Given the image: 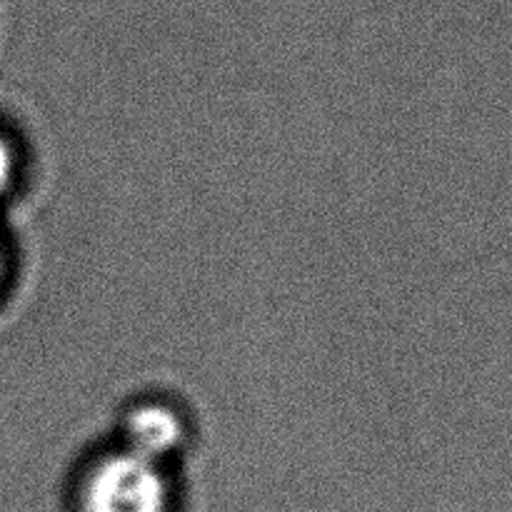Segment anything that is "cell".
I'll list each match as a JSON object with an SVG mask.
<instances>
[{"label":"cell","mask_w":512,"mask_h":512,"mask_svg":"<svg viewBox=\"0 0 512 512\" xmlns=\"http://www.w3.org/2000/svg\"><path fill=\"white\" fill-rule=\"evenodd\" d=\"M80 512H168L160 465L133 450L108 455L85 478Z\"/></svg>","instance_id":"6da1fadb"},{"label":"cell","mask_w":512,"mask_h":512,"mask_svg":"<svg viewBox=\"0 0 512 512\" xmlns=\"http://www.w3.org/2000/svg\"><path fill=\"white\" fill-rule=\"evenodd\" d=\"M0 273H3V250H0Z\"/></svg>","instance_id":"277c9868"},{"label":"cell","mask_w":512,"mask_h":512,"mask_svg":"<svg viewBox=\"0 0 512 512\" xmlns=\"http://www.w3.org/2000/svg\"><path fill=\"white\" fill-rule=\"evenodd\" d=\"M125 435L128 450L160 463L183 440V423L165 405H140L128 415Z\"/></svg>","instance_id":"7a4b0ae2"},{"label":"cell","mask_w":512,"mask_h":512,"mask_svg":"<svg viewBox=\"0 0 512 512\" xmlns=\"http://www.w3.org/2000/svg\"><path fill=\"white\" fill-rule=\"evenodd\" d=\"M13 173H15V155H13V148H10L8 140L0 135V195L8 190L10 180H13Z\"/></svg>","instance_id":"3957f363"}]
</instances>
